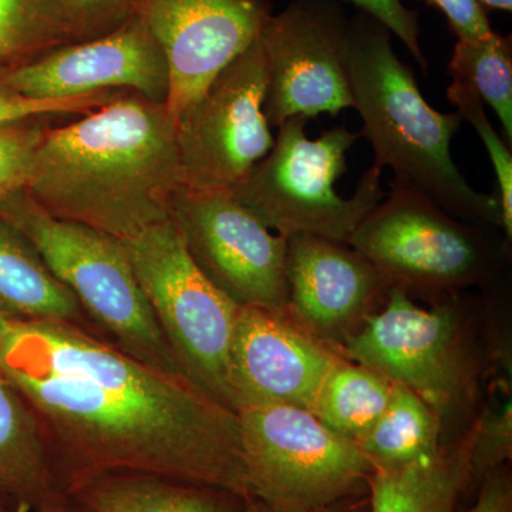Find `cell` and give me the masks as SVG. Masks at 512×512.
I'll use <instances>...</instances> for the list:
<instances>
[{
    "instance_id": "obj_14",
    "label": "cell",
    "mask_w": 512,
    "mask_h": 512,
    "mask_svg": "<svg viewBox=\"0 0 512 512\" xmlns=\"http://www.w3.org/2000/svg\"><path fill=\"white\" fill-rule=\"evenodd\" d=\"M0 82L22 96L42 100L124 90L167 106L170 94L163 47L134 15L107 35L56 47Z\"/></svg>"
},
{
    "instance_id": "obj_23",
    "label": "cell",
    "mask_w": 512,
    "mask_h": 512,
    "mask_svg": "<svg viewBox=\"0 0 512 512\" xmlns=\"http://www.w3.org/2000/svg\"><path fill=\"white\" fill-rule=\"evenodd\" d=\"M453 80L471 87L497 114L512 143V37L497 32L458 40L448 63Z\"/></svg>"
},
{
    "instance_id": "obj_2",
    "label": "cell",
    "mask_w": 512,
    "mask_h": 512,
    "mask_svg": "<svg viewBox=\"0 0 512 512\" xmlns=\"http://www.w3.org/2000/svg\"><path fill=\"white\" fill-rule=\"evenodd\" d=\"M25 190L59 220L130 241L170 220L181 190L175 121L165 104L126 92L53 124Z\"/></svg>"
},
{
    "instance_id": "obj_31",
    "label": "cell",
    "mask_w": 512,
    "mask_h": 512,
    "mask_svg": "<svg viewBox=\"0 0 512 512\" xmlns=\"http://www.w3.org/2000/svg\"><path fill=\"white\" fill-rule=\"evenodd\" d=\"M446 16L448 28L458 40L480 39L490 35L487 10L477 0H421Z\"/></svg>"
},
{
    "instance_id": "obj_35",
    "label": "cell",
    "mask_w": 512,
    "mask_h": 512,
    "mask_svg": "<svg viewBox=\"0 0 512 512\" xmlns=\"http://www.w3.org/2000/svg\"><path fill=\"white\" fill-rule=\"evenodd\" d=\"M485 10L495 9L504 10V12H511L512 0H477Z\"/></svg>"
},
{
    "instance_id": "obj_15",
    "label": "cell",
    "mask_w": 512,
    "mask_h": 512,
    "mask_svg": "<svg viewBox=\"0 0 512 512\" xmlns=\"http://www.w3.org/2000/svg\"><path fill=\"white\" fill-rule=\"evenodd\" d=\"M288 309H239L229 348V387L242 407L288 404L311 410L323 380L342 359Z\"/></svg>"
},
{
    "instance_id": "obj_22",
    "label": "cell",
    "mask_w": 512,
    "mask_h": 512,
    "mask_svg": "<svg viewBox=\"0 0 512 512\" xmlns=\"http://www.w3.org/2000/svg\"><path fill=\"white\" fill-rule=\"evenodd\" d=\"M393 390L386 377L342 357L323 380L309 412L359 444L389 406Z\"/></svg>"
},
{
    "instance_id": "obj_10",
    "label": "cell",
    "mask_w": 512,
    "mask_h": 512,
    "mask_svg": "<svg viewBox=\"0 0 512 512\" xmlns=\"http://www.w3.org/2000/svg\"><path fill=\"white\" fill-rule=\"evenodd\" d=\"M340 355L413 390L440 414L460 406L473 389L460 311L450 301L420 308L396 286L382 309L346 340Z\"/></svg>"
},
{
    "instance_id": "obj_6",
    "label": "cell",
    "mask_w": 512,
    "mask_h": 512,
    "mask_svg": "<svg viewBox=\"0 0 512 512\" xmlns=\"http://www.w3.org/2000/svg\"><path fill=\"white\" fill-rule=\"evenodd\" d=\"M237 413L252 498L282 512H309L369 493L373 467L363 451L309 410L262 404Z\"/></svg>"
},
{
    "instance_id": "obj_20",
    "label": "cell",
    "mask_w": 512,
    "mask_h": 512,
    "mask_svg": "<svg viewBox=\"0 0 512 512\" xmlns=\"http://www.w3.org/2000/svg\"><path fill=\"white\" fill-rule=\"evenodd\" d=\"M69 498L92 512H241L247 501L220 488L148 474L96 478Z\"/></svg>"
},
{
    "instance_id": "obj_36",
    "label": "cell",
    "mask_w": 512,
    "mask_h": 512,
    "mask_svg": "<svg viewBox=\"0 0 512 512\" xmlns=\"http://www.w3.org/2000/svg\"><path fill=\"white\" fill-rule=\"evenodd\" d=\"M39 512H92L86 508L80 507L79 504L70 500L69 503L62 505V507L53 508V510L39 511Z\"/></svg>"
},
{
    "instance_id": "obj_3",
    "label": "cell",
    "mask_w": 512,
    "mask_h": 512,
    "mask_svg": "<svg viewBox=\"0 0 512 512\" xmlns=\"http://www.w3.org/2000/svg\"><path fill=\"white\" fill-rule=\"evenodd\" d=\"M346 63L353 107L375 150V164L393 171V190L420 195L458 220L503 228L500 198L468 184L454 164L451 140L463 117L441 113L421 96L392 33L365 12L348 20Z\"/></svg>"
},
{
    "instance_id": "obj_9",
    "label": "cell",
    "mask_w": 512,
    "mask_h": 512,
    "mask_svg": "<svg viewBox=\"0 0 512 512\" xmlns=\"http://www.w3.org/2000/svg\"><path fill=\"white\" fill-rule=\"evenodd\" d=\"M265 90L258 37L175 119L183 190L231 191L268 156L275 138L264 114Z\"/></svg>"
},
{
    "instance_id": "obj_26",
    "label": "cell",
    "mask_w": 512,
    "mask_h": 512,
    "mask_svg": "<svg viewBox=\"0 0 512 512\" xmlns=\"http://www.w3.org/2000/svg\"><path fill=\"white\" fill-rule=\"evenodd\" d=\"M62 117L20 120L0 127V202L26 188L36 150Z\"/></svg>"
},
{
    "instance_id": "obj_21",
    "label": "cell",
    "mask_w": 512,
    "mask_h": 512,
    "mask_svg": "<svg viewBox=\"0 0 512 512\" xmlns=\"http://www.w3.org/2000/svg\"><path fill=\"white\" fill-rule=\"evenodd\" d=\"M441 414L419 394L394 384L392 400L357 446L373 468H397L436 456Z\"/></svg>"
},
{
    "instance_id": "obj_25",
    "label": "cell",
    "mask_w": 512,
    "mask_h": 512,
    "mask_svg": "<svg viewBox=\"0 0 512 512\" xmlns=\"http://www.w3.org/2000/svg\"><path fill=\"white\" fill-rule=\"evenodd\" d=\"M447 97L463 120L476 128L478 136L487 148L491 164H493L495 177H497V195L500 198L501 212H503V231L508 242L512 238V156L511 148L501 140L491 126L487 114L484 113V103L480 96L471 87L456 82L448 86Z\"/></svg>"
},
{
    "instance_id": "obj_11",
    "label": "cell",
    "mask_w": 512,
    "mask_h": 512,
    "mask_svg": "<svg viewBox=\"0 0 512 512\" xmlns=\"http://www.w3.org/2000/svg\"><path fill=\"white\" fill-rule=\"evenodd\" d=\"M170 221L198 271L239 308L288 309V238L256 220L231 192L181 188Z\"/></svg>"
},
{
    "instance_id": "obj_29",
    "label": "cell",
    "mask_w": 512,
    "mask_h": 512,
    "mask_svg": "<svg viewBox=\"0 0 512 512\" xmlns=\"http://www.w3.org/2000/svg\"><path fill=\"white\" fill-rule=\"evenodd\" d=\"M70 42L107 35L133 16V0H55Z\"/></svg>"
},
{
    "instance_id": "obj_1",
    "label": "cell",
    "mask_w": 512,
    "mask_h": 512,
    "mask_svg": "<svg viewBox=\"0 0 512 512\" xmlns=\"http://www.w3.org/2000/svg\"><path fill=\"white\" fill-rule=\"evenodd\" d=\"M0 367L32 406L67 497L96 478L148 474L252 498L238 413L190 380L50 322H16Z\"/></svg>"
},
{
    "instance_id": "obj_24",
    "label": "cell",
    "mask_w": 512,
    "mask_h": 512,
    "mask_svg": "<svg viewBox=\"0 0 512 512\" xmlns=\"http://www.w3.org/2000/svg\"><path fill=\"white\" fill-rule=\"evenodd\" d=\"M69 43L55 0H0V79Z\"/></svg>"
},
{
    "instance_id": "obj_8",
    "label": "cell",
    "mask_w": 512,
    "mask_h": 512,
    "mask_svg": "<svg viewBox=\"0 0 512 512\" xmlns=\"http://www.w3.org/2000/svg\"><path fill=\"white\" fill-rule=\"evenodd\" d=\"M483 225H470L412 192L393 190L367 214L349 245L410 296L444 298L497 275L500 247Z\"/></svg>"
},
{
    "instance_id": "obj_34",
    "label": "cell",
    "mask_w": 512,
    "mask_h": 512,
    "mask_svg": "<svg viewBox=\"0 0 512 512\" xmlns=\"http://www.w3.org/2000/svg\"><path fill=\"white\" fill-rule=\"evenodd\" d=\"M16 322L18 320H12L0 315V356H2L3 350L8 345V340L10 335H12L13 329H15Z\"/></svg>"
},
{
    "instance_id": "obj_13",
    "label": "cell",
    "mask_w": 512,
    "mask_h": 512,
    "mask_svg": "<svg viewBox=\"0 0 512 512\" xmlns=\"http://www.w3.org/2000/svg\"><path fill=\"white\" fill-rule=\"evenodd\" d=\"M133 15L163 47L174 121L261 35L272 0H133Z\"/></svg>"
},
{
    "instance_id": "obj_16",
    "label": "cell",
    "mask_w": 512,
    "mask_h": 512,
    "mask_svg": "<svg viewBox=\"0 0 512 512\" xmlns=\"http://www.w3.org/2000/svg\"><path fill=\"white\" fill-rule=\"evenodd\" d=\"M286 281L293 319L339 353L392 289L355 248L309 234L288 237Z\"/></svg>"
},
{
    "instance_id": "obj_37",
    "label": "cell",
    "mask_w": 512,
    "mask_h": 512,
    "mask_svg": "<svg viewBox=\"0 0 512 512\" xmlns=\"http://www.w3.org/2000/svg\"><path fill=\"white\" fill-rule=\"evenodd\" d=\"M0 512H13V511H9V510H6V508L0 507Z\"/></svg>"
},
{
    "instance_id": "obj_12",
    "label": "cell",
    "mask_w": 512,
    "mask_h": 512,
    "mask_svg": "<svg viewBox=\"0 0 512 512\" xmlns=\"http://www.w3.org/2000/svg\"><path fill=\"white\" fill-rule=\"evenodd\" d=\"M348 16L339 0H291L259 35L266 64L269 126L292 117H336L353 107L346 63Z\"/></svg>"
},
{
    "instance_id": "obj_5",
    "label": "cell",
    "mask_w": 512,
    "mask_h": 512,
    "mask_svg": "<svg viewBox=\"0 0 512 512\" xmlns=\"http://www.w3.org/2000/svg\"><path fill=\"white\" fill-rule=\"evenodd\" d=\"M308 121L292 117L279 126L268 156L229 192L282 237L309 234L349 245L360 222L382 202V170L373 165L360 177L352 197H340L335 183L348 170L346 154L360 133L340 126L311 140L306 136Z\"/></svg>"
},
{
    "instance_id": "obj_4",
    "label": "cell",
    "mask_w": 512,
    "mask_h": 512,
    "mask_svg": "<svg viewBox=\"0 0 512 512\" xmlns=\"http://www.w3.org/2000/svg\"><path fill=\"white\" fill-rule=\"evenodd\" d=\"M0 217L33 242L101 338L158 372L184 377L138 284L123 241L53 217L25 188L0 202Z\"/></svg>"
},
{
    "instance_id": "obj_27",
    "label": "cell",
    "mask_w": 512,
    "mask_h": 512,
    "mask_svg": "<svg viewBox=\"0 0 512 512\" xmlns=\"http://www.w3.org/2000/svg\"><path fill=\"white\" fill-rule=\"evenodd\" d=\"M470 436V483L467 493H477L484 478L504 467L512 456L511 400L487 410Z\"/></svg>"
},
{
    "instance_id": "obj_30",
    "label": "cell",
    "mask_w": 512,
    "mask_h": 512,
    "mask_svg": "<svg viewBox=\"0 0 512 512\" xmlns=\"http://www.w3.org/2000/svg\"><path fill=\"white\" fill-rule=\"evenodd\" d=\"M355 5L360 12H365L380 23H383L390 33L399 37L407 47L420 69L424 73L429 69V60L424 56L420 46L419 13L406 8L402 0H346Z\"/></svg>"
},
{
    "instance_id": "obj_7",
    "label": "cell",
    "mask_w": 512,
    "mask_h": 512,
    "mask_svg": "<svg viewBox=\"0 0 512 512\" xmlns=\"http://www.w3.org/2000/svg\"><path fill=\"white\" fill-rule=\"evenodd\" d=\"M123 244L178 369L235 412L229 348L241 308L198 271L170 220Z\"/></svg>"
},
{
    "instance_id": "obj_32",
    "label": "cell",
    "mask_w": 512,
    "mask_h": 512,
    "mask_svg": "<svg viewBox=\"0 0 512 512\" xmlns=\"http://www.w3.org/2000/svg\"><path fill=\"white\" fill-rule=\"evenodd\" d=\"M456 512H512V480L507 466L485 477L473 505H458Z\"/></svg>"
},
{
    "instance_id": "obj_28",
    "label": "cell",
    "mask_w": 512,
    "mask_h": 512,
    "mask_svg": "<svg viewBox=\"0 0 512 512\" xmlns=\"http://www.w3.org/2000/svg\"><path fill=\"white\" fill-rule=\"evenodd\" d=\"M123 93L126 92L104 90V92L83 94V96L69 97V99H30L0 82V127L20 120L36 119V117L83 116L117 99Z\"/></svg>"
},
{
    "instance_id": "obj_18",
    "label": "cell",
    "mask_w": 512,
    "mask_h": 512,
    "mask_svg": "<svg viewBox=\"0 0 512 512\" xmlns=\"http://www.w3.org/2000/svg\"><path fill=\"white\" fill-rule=\"evenodd\" d=\"M0 315L18 322L76 326L101 338L82 305L52 274L33 242L2 217Z\"/></svg>"
},
{
    "instance_id": "obj_19",
    "label": "cell",
    "mask_w": 512,
    "mask_h": 512,
    "mask_svg": "<svg viewBox=\"0 0 512 512\" xmlns=\"http://www.w3.org/2000/svg\"><path fill=\"white\" fill-rule=\"evenodd\" d=\"M470 483V436L436 456L397 468H373L370 512H456Z\"/></svg>"
},
{
    "instance_id": "obj_33",
    "label": "cell",
    "mask_w": 512,
    "mask_h": 512,
    "mask_svg": "<svg viewBox=\"0 0 512 512\" xmlns=\"http://www.w3.org/2000/svg\"><path fill=\"white\" fill-rule=\"evenodd\" d=\"M241 512H282L269 507L256 498H249L245 501L244 510ZM309 512H370L369 493L356 495V497L345 498L338 503L328 505V507L319 508Z\"/></svg>"
},
{
    "instance_id": "obj_17",
    "label": "cell",
    "mask_w": 512,
    "mask_h": 512,
    "mask_svg": "<svg viewBox=\"0 0 512 512\" xmlns=\"http://www.w3.org/2000/svg\"><path fill=\"white\" fill-rule=\"evenodd\" d=\"M69 501L32 406L0 367V507L39 512Z\"/></svg>"
}]
</instances>
